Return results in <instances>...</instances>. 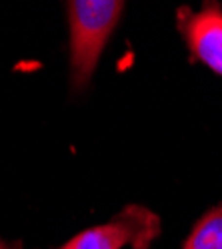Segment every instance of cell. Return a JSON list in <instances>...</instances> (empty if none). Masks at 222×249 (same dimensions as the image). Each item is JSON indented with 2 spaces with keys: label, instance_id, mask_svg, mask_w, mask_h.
<instances>
[{
  "label": "cell",
  "instance_id": "cell-5",
  "mask_svg": "<svg viewBox=\"0 0 222 249\" xmlns=\"http://www.w3.org/2000/svg\"><path fill=\"white\" fill-rule=\"evenodd\" d=\"M0 249H8V247H6V245H4L2 241H0Z\"/></svg>",
  "mask_w": 222,
  "mask_h": 249
},
{
  "label": "cell",
  "instance_id": "cell-2",
  "mask_svg": "<svg viewBox=\"0 0 222 249\" xmlns=\"http://www.w3.org/2000/svg\"><path fill=\"white\" fill-rule=\"evenodd\" d=\"M160 235V217L144 205H126L110 221L88 227L60 249H148Z\"/></svg>",
  "mask_w": 222,
  "mask_h": 249
},
{
  "label": "cell",
  "instance_id": "cell-4",
  "mask_svg": "<svg viewBox=\"0 0 222 249\" xmlns=\"http://www.w3.org/2000/svg\"><path fill=\"white\" fill-rule=\"evenodd\" d=\"M182 249H222V205L198 219Z\"/></svg>",
  "mask_w": 222,
  "mask_h": 249
},
{
  "label": "cell",
  "instance_id": "cell-1",
  "mask_svg": "<svg viewBox=\"0 0 222 249\" xmlns=\"http://www.w3.org/2000/svg\"><path fill=\"white\" fill-rule=\"evenodd\" d=\"M124 2L118 0H72L68 2L70 22V84L74 90H84L100 54L114 32Z\"/></svg>",
  "mask_w": 222,
  "mask_h": 249
},
{
  "label": "cell",
  "instance_id": "cell-3",
  "mask_svg": "<svg viewBox=\"0 0 222 249\" xmlns=\"http://www.w3.org/2000/svg\"><path fill=\"white\" fill-rule=\"evenodd\" d=\"M176 22L190 54L222 76V6L204 2L198 12L182 6L176 12Z\"/></svg>",
  "mask_w": 222,
  "mask_h": 249
}]
</instances>
